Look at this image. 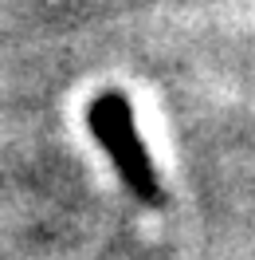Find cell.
<instances>
[{"label":"cell","mask_w":255,"mask_h":260,"mask_svg":"<svg viewBox=\"0 0 255 260\" xmlns=\"http://www.w3.org/2000/svg\"><path fill=\"white\" fill-rule=\"evenodd\" d=\"M91 134L98 138V146L110 154L114 170L122 174L126 189L145 205H161V185L153 174V162L145 154V142L138 126H134V111H130L126 95L106 91L91 103Z\"/></svg>","instance_id":"1"}]
</instances>
